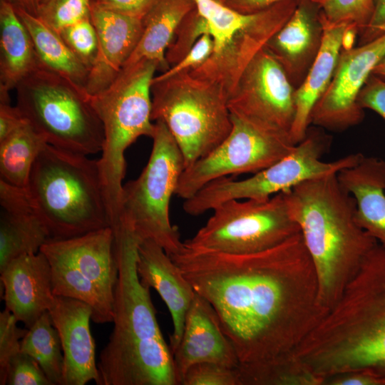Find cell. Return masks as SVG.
<instances>
[{
	"label": "cell",
	"instance_id": "cell-20",
	"mask_svg": "<svg viewBox=\"0 0 385 385\" xmlns=\"http://www.w3.org/2000/svg\"><path fill=\"white\" fill-rule=\"evenodd\" d=\"M0 274L5 308L29 329L48 311L54 297L47 257L40 251L20 256L11 260Z\"/></svg>",
	"mask_w": 385,
	"mask_h": 385
},
{
	"label": "cell",
	"instance_id": "cell-51",
	"mask_svg": "<svg viewBox=\"0 0 385 385\" xmlns=\"http://www.w3.org/2000/svg\"><path fill=\"white\" fill-rule=\"evenodd\" d=\"M48 0H40V3H39V5L43 2H46Z\"/></svg>",
	"mask_w": 385,
	"mask_h": 385
},
{
	"label": "cell",
	"instance_id": "cell-24",
	"mask_svg": "<svg viewBox=\"0 0 385 385\" xmlns=\"http://www.w3.org/2000/svg\"><path fill=\"white\" fill-rule=\"evenodd\" d=\"M337 178L355 200L358 224L385 247V160L364 155Z\"/></svg>",
	"mask_w": 385,
	"mask_h": 385
},
{
	"label": "cell",
	"instance_id": "cell-42",
	"mask_svg": "<svg viewBox=\"0 0 385 385\" xmlns=\"http://www.w3.org/2000/svg\"><path fill=\"white\" fill-rule=\"evenodd\" d=\"M358 104L363 110H371L385 120V80L371 74L359 93Z\"/></svg>",
	"mask_w": 385,
	"mask_h": 385
},
{
	"label": "cell",
	"instance_id": "cell-47",
	"mask_svg": "<svg viewBox=\"0 0 385 385\" xmlns=\"http://www.w3.org/2000/svg\"><path fill=\"white\" fill-rule=\"evenodd\" d=\"M225 5L242 14L262 11L282 0H218Z\"/></svg>",
	"mask_w": 385,
	"mask_h": 385
},
{
	"label": "cell",
	"instance_id": "cell-5",
	"mask_svg": "<svg viewBox=\"0 0 385 385\" xmlns=\"http://www.w3.org/2000/svg\"><path fill=\"white\" fill-rule=\"evenodd\" d=\"M51 240L111 227L98 160L46 144L26 188Z\"/></svg>",
	"mask_w": 385,
	"mask_h": 385
},
{
	"label": "cell",
	"instance_id": "cell-29",
	"mask_svg": "<svg viewBox=\"0 0 385 385\" xmlns=\"http://www.w3.org/2000/svg\"><path fill=\"white\" fill-rule=\"evenodd\" d=\"M46 140L25 118L0 140V180L26 188L32 167L46 145Z\"/></svg>",
	"mask_w": 385,
	"mask_h": 385
},
{
	"label": "cell",
	"instance_id": "cell-17",
	"mask_svg": "<svg viewBox=\"0 0 385 385\" xmlns=\"http://www.w3.org/2000/svg\"><path fill=\"white\" fill-rule=\"evenodd\" d=\"M180 379L192 365L213 362L237 367L240 361L210 303L197 294L186 313L180 343L173 353Z\"/></svg>",
	"mask_w": 385,
	"mask_h": 385
},
{
	"label": "cell",
	"instance_id": "cell-19",
	"mask_svg": "<svg viewBox=\"0 0 385 385\" xmlns=\"http://www.w3.org/2000/svg\"><path fill=\"white\" fill-rule=\"evenodd\" d=\"M91 18L96 29L98 48L86 91L94 96L115 80L137 46L143 32L142 19L99 8L91 4Z\"/></svg>",
	"mask_w": 385,
	"mask_h": 385
},
{
	"label": "cell",
	"instance_id": "cell-30",
	"mask_svg": "<svg viewBox=\"0 0 385 385\" xmlns=\"http://www.w3.org/2000/svg\"><path fill=\"white\" fill-rule=\"evenodd\" d=\"M51 265L53 294L73 298L89 305L91 320L96 324L113 322L114 299L73 266L45 255Z\"/></svg>",
	"mask_w": 385,
	"mask_h": 385
},
{
	"label": "cell",
	"instance_id": "cell-12",
	"mask_svg": "<svg viewBox=\"0 0 385 385\" xmlns=\"http://www.w3.org/2000/svg\"><path fill=\"white\" fill-rule=\"evenodd\" d=\"M232 128L214 150L183 170L175 194L183 200L210 182L230 175L257 173L295 147L289 131L242 115L231 113Z\"/></svg>",
	"mask_w": 385,
	"mask_h": 385
},
{
	"label": "cell",
	"instance_id": "cell-4",
	"mask_svg": "<svg viewBox=\"0 0 385 385\" xmlns=\"http://www.w3.org/2000/svg\"><path fill=\"white\" fill-rule=\"evenodd\" d=\"M284 192L315 268L320 303L329 312L378 242L358 224L355 200L337 173Z\"/></svg>",
	"mask_w": 385,
	"mask_h": 385
},
{
	"label": "cell",
	"instance_id": "cell-28",
	"mask_svg": "<svg viewBox=\"0 0 385 385\" xmlns=\"http://www.w3.org/2000/svg\"><path fill=\"white\" fill-rule=\"evenodd\" d=\"M15 9L30 34L40 66L86 88L90 69L73 53L59 33L36 14Z\"/></svg>",
	"mask_w": 385,
	"mask_h": 385
},
{
	"label": "cell",
	"instance_id": "cell-39",
	"mask_svg": "<svg viewBox=\"0 0 385 385\" xmlns=\"http://www.w3.org/2000/svg\"><path fill=\"white\" fill-rule=\"evenodd\" d=\"M181 385H240V382L236 367L201 362L186 371Z\"/></svg>",
	"mask_w": 385,
	"mask_h": 385
},
{
	"label": "cell",
	"instance_id": "cell-7",
	"mask_svg": "<svg viewBox=\"0 0 385 385\" xmlns=\"http://www.w3.org/2000/svg\"><path fill=\"white\" fill-rule=\"evenodd\" d=\"M153 120H160L177 143L185 168L205 156L230 134L227 95L218 83L191 71L158 79L151 86Z\"/></svg>",
	"mask_w": 385,
	"mask_h": 385
},
{
	"label": "cell",
	"instance_id": "cell-26",
	"mask_svg": "<svg viewBox=\"0 0 385 385\" xmlns=\"http://www.w3.org/2000/svg\"><path fill=\"white\" fill-rule=\"evenodd\" d=\"M40 66L31 38L9 0H0V94H9Z\"/></svg>",
	"mask_w": 385,
	"mask_h": 385
},
{
	"label": "cell",
	"instance_id": "cell-49",
	"mask_svg": "<svg viewBox=\"0 0 385 385\" xmlns=\"http://www.w3.org/2000/svg\"><path fill=\"white\" fill-rule=\"evenodd\" d=\"M15 7L24 9L31 14H36L40 0H9Z\"/></svg>",
	"mask_w": 385,
	"mask_h": 385
},
{
	"label": "cell",
	"instance_id": "cell-14",
	"mask_svg": "<svg viewBox=\"0 0 385 385\" xmlns=\"http://www.w3.org/2000/svg\"><path fill=\"white\" fill-rule=\"evenodd\" d=\"M385 55V34L349 50H342L332 81L315 105L310 124L342 131L361 122L358 97L375 66Z\"/></svg>",
	"mask_w": 385,
	"mask_h": 385
},
{
	"label": "cell",
	"instance_id": "cell-48",
	"mask_svg": "<svg viewBox=\"0 0 385 385\" xmlns=\"http://www.w3.org/2000/svg\"><path fill=\"white\" fill-rule=\"evenodd\" d=\"M357 36H359V29L355 26L348 25L342 36V50L346 51L354 48Z\"/></svg>",
	"mask_w": 385,
	"mask_h": 385
},
{
	"label": "cell",
	"instance_id": "cell-15",
	"mask_svg": "<svg viewBox=\"0 0 385 385\" xmlns=\"http://www.w3.org/2000/svg\"><path fill=\"white\" fill-rule=\"evenodd\" d=\"M298 0H282L258 12L257 19L222 51L212 53L194 74L220 85L227 95L243 70L294 12Z\"/></svg>",
	"mask_w": 385,
	"mask_h": 385
},
{
	"label": "cell",
	"instance_id": "cell-22",
	"mask_svg": "<svg viewBox=\"0 0 385 385\" xmlns=\"http://www.w3.org/2000/svg\"><path fill=\"white\" fill-rule=\"evenodd\" d=\"M40 252L73 266L114 299L118 265L111 227L68 239L50 240Z\"/></svg>",
	"mask_w": 385,
	"mask_h": 385
},
{
	"label": "cell",
	"instance_id": "cell-27",
	"mask_svg": "<svg viewBox=\"0 0 385 385\" xmlns=\"http://www.w3.org/2000/svg\"><path fill=\"white\" fill-rule=\"evenodd\" d=\"M195 8V0H155L142 18L143 32L132 55L125 63L155 61L162 73L169 68L166 50L183 18Z\"/></svg>",
	"mask_w": 385,
	"mask_h": 385
},
{
	"label": "cell",
	"instance_id": "cell-32",
	"mask_svg": "<svg viewBox=\"0 0 385 385\" xmlns=\"http://www.w3.org/2000/svg\"><path fill=\"white\" fill-rule=\"evenodd\" d=\"M236 369L240 385H322L291 353L259 361L240 363Z\"/></svg>",
	"mask_w": 385,
	"mask_h": 385
},
{
	"label": "cell",
	"instance_id": "cell-33",
	"mask_svg": "<svg viewBox=\"0 0 385 385\" xmlns=\"http://www.w3.org/2000/svg\"><path fill=\"white\" fill-rule=\"evenodd\" d=\"M195 2L212 38V53L219 52L227 46L258 15V11L252 14L238 12L218 0H195Z\"/></svg>",
	"mask_w": 385,
	"mask_h": 385
},
{
	"label": "cell",
	"instance_id": "cell-21",
	"mask_svg": "<svg viewBox=\"0 0 385 385\" xmlns=\"http://www.w3.org/2000/svg\"><path fill=\"white\" fill-rule=\"evenodd\" d=\"M136 268L140 282L159 294L170 313L173 330L169 345L173 353L181 339L186 313L195 292L169 255L152 240L139 242Z\"/></svg>",
	"mask_w": 385,
	"mask_h": 385
},
{
	"label": "cell",
	"instance_id": "cell-18",
	"mask_svg": "<svg viewBox=\"0 0 385 385\" xmlns=\"http://www.w3.org/2000/svg\"><path fill=\"white\" fill-rule=\"evenodd\" d=\"M322 38L323 24L319 1L298 0L291 16L265 46L282 65L297 88L313 64Z\"/></svg>",
	"mask_w": 385,
	"mask_h": 385
},
{
	"label": "cell",
	"instance_id": "cell-35",
	"mask_svg": "<svg viewBox=\"0 0 385 385\" xmlns=\"http://www.w3.org/2000/svg\"><path fill=\"white\" fill-rule=\"evenodd\" d=\"M92 0H48L41 4L36 15L53 30L59 32L91 16Z\"/></svg>",
	"mask_w": 385,
	"mask_h": 385
},
{
	"label": "cell",
	"instance_id": "cell-45",
	"mask_svg": "<svg viewBox=\"0 0 385 385\" xmlns=\"http://www.w3.org/2000/svg\"><path fill=\"white\" fill-rule=\"evenodd\" d=\"M385 34V0H374V10L366 29L359 34L360 44L369 42Z\"/></svg>",
	"mask_w": 385,
	"mask_h": 385
},
{
	"label": "cell",
	"instance_id": "cell-36",
	"mask_svg": "<svg viewBox=\"0 0 385 385\" xmlns=\"http://www.w3.org/2000/svg\"><path fill=\"white\" fill-rule=\"evenodd\" d=\"M205 34H209L208 26L195 7L181 21L166 50L169 66L180 61Z\"/></svg>",
	"mask_w": 385,
	"mask_h": 385
},
{
	"label": "cell",
	"instance_id": "cell-43",
	"mask_svg": "<svg viewBox=\"0 0 385 385\" xmlns=\"http://www.w3.org/2000/svg\"><path fill=\"white\" fill-rule=\"evenodd\" d=\"M155 0H92L91 4L103 9L141 19Z\"/></svg>",
	"mask_w": 385,
	"mask_h": 385
},
{
	"label": "cell",
	"instance_id": "cell-46",
	"mask_svg": "<svg viewBox=\"0 0 385 385\" xmlns=\"http://www.w3.org/2000/svg\"><path fill=\"white\" fill-rule=\"evenodd\" d=\"M325 385H381L375 376L362 372H348L328 379Z\"/></svg>",
	"mask_w": 385,
	"mask_h": 385
},
{
	"label": "cell",
	"instance_id": "cell-37",
	"mask_svg": "<svg viewBox=\"0 0 385 385\" xmlns=\"http://www.w3.org/2000/svg\"><path fill=\"white\" fill-rule=\"evenodd\" d=\"M58 33L73 53L91 69L98 48V34L91 16L63 29Z\"/></svg>",
	"mask_w": 385,
	"mask_h": 385
},
{
	"label": "cell",
	"instance_id": "cell-41",
	"mask_svg": "<svg viewBox=\"0 0 385 385\" xmlns=\"http://www.w3.org/2000/svg\"><path fill=\"white\" fill-rule=\"evenodd\" d=\"M213 51L212 38L210 34H205L198 39L191 50L180 61L170 66L166 71L155 77L163 79L182 72L193 70L204 63Z\"/></svg>",
	"mask_w": 385,
	"mask_h": 385
},
{
	"label": "cell",
	"instance_id": "cell-31",
	"mask_svg": "<svg viewBox=\"0 0 385 385\" xmlns=\"http://www.w3.org/2000/svg\"><path fill=\"white\" fill-rule=\"evenodd\" d=\"M21 351L32 356L52 385H64V356L58 330L48 311L28 329Z\"/></svg>",
	"mask_w": 385,
	"mask_h": 385
},
{
	"label": "cell",
	"instance_id": "cell-38",
	"mask_svg": "<svg viewBox=\"0 0 385 385\" xmlns=\"http://www.w3.org/2000/svg\"><path fill=\"white\" fill-rule=\"evenodd\" d=\"M19 321L6 308L0 312V384L6 385L10 359L21 351V341L28 329L18 327Z\"/></svg>",
	"mask_w": 385,
	"mask_h": 385
},
{
	"label": "cell",
	"instance_id": "cell-1",
	"mask_svg": "<svg viewBox=\"0 0 385 385\" xmlns=\"http://www.w3.org/2000/svg\"><path fill=\"white\" fill-rule=\"evenodd\" d=\"M169 256L212 306L240 363L292 353L328 312L300 232L254 253L183 245Z\"/></svg>",
	"mask_w": 385,
	"mask_h": 385
},
{
	"label": "cell",
	"instance_id": "cell-25",
	"mask_svg": "<svg viewBox=\"0 0 385 385\" xmlns=\"http://www.w3.org/2000/svg\"><path fill=\"white\" fill-rule=\"evenodd\" d=\"M323 38L320 49L302 83L295 89V115L289 133L297 144L303 140L310 125L312 112L327 90L342 49V36L347 24H332L321 15Z\"/></svg>",
	"mask_w": 385,
	"mask_h": 385
},
{
	"label": "cell",
	"instance_id": "cell-44",
	"mask_svg": "<svg viewBox=\"0 0 385 385\" xmlns=\"http://www.w3.org/2000/svg\"><path fill=\"white\" fill-rule=\"evenodd\" d=\"M24 120L17 106L11 105L9 95H0V140L15 130Z\"/></svg>",
	"mask_w": 385,
	"mask_h": 385
},
{
	"label": "cell",
	"instance_id": "cell-50",
	"mask_svg": "<svg viewBox=\"0 0 385 385\" xmlns=\"http://www.w3.org/2000/svg\"><path fill=\"white\" fill-rule=\"evenodd\" d=\"M372 74H374L381 77H385V55L381 59V61L378 63V64L375 66L372 72Z\"/></svg>",
	"mask_w": 385,
	"mask_h": 385
},
{
	"label": "cell",
	"instance_id": "cell-9",
	"mask_svg": "<svg viewBox=\"0 0 385 385\" xmlns=\"http://www.w3.org/2000/svg\"><path fill=\"white\" fill-rule=\"evenodd\" d=\"M151 138L153 148L146 165L137 178L123 185L119 222L140 241L152 240L171 255L183 247L180 232L170 222V204L185 163L164 123L155 121Z\"/></svg>",
	"mask_w": 385,
	"mask_h": 385
},
{
	"label": "cell",
	"instance_id": "cell-40",
	"mask_svg": "<svg viewBox=\"0 0 385 385\" xmlns=\"http://www.w3.org/2000/svg\"><path fill=\"white\" fill-rule=\"evenodd\" d=\"M7 385H52L38 362L30 355L20 351L13 356L6 374Z\"/></svg>",
	"mask_w": 385,
	"mask_h": 385
},
{
	"label": "cell",
	"instance_id": "cell-34",
	"mask_svg": "<svg viewBox=\"0 0 385 385\" xmlns=\"http://www.w3.org/2000/svg\"><path fill=\"white\" fill-rule=\"evenodd\" d=\"M322 17L332 24L355 26L359 34L369 24L374 10V0H317Z\"/></svg>",
	"mask_w": 385,
	"mask_h": 385
},
{
	"label": "cell",
	"instance_id": "cell-16",
	"mask_svg": "<svg viewBox=\"0 0 385 385\" xmlns=\"http://www.w3.org/2000/svg\"><path fill=\"white\" fill-rule=\"evenodd\" d=\"M48 312L61 339L64 385H85L91 381L98 385L96 344L90 328L91 307L81 301L54 294Z\"/></svg>",
	"mask_w": 385,
	"mask_h": 385
},
{
	"label": "cell",
	"instance_id": "cell-11",
	"mask_svg": "<svg viewBox=\"0 0 385 385\" xmlns=\"http://www.w3.org/2000/svg\"><path fill=\"white\" fill-rule=\"evenodd\" d=\"M189 248L250 254L271 248L300 232L284 192L266 200H232L217 206Z\"/></svg>",
	"mask_w": 385,
	"mask_h": 385
},
{
	"label": "cell",
	"instance_id": "cell-23",
	"mask_svg": "<svg viewBox=\"0 0 385 385\" xmlns=\"http://www.w3.org/2000/svg\"><path fill=\"white\" fill-rule=\"evenodd\" d=\"M0 271L20 256L38 253L51 240L26 188L0 180Z\"/></svg>",
	"mask_w": 385,
	"mask_h": 385
},
{
	"label": "cell",
	"instance_id": "cell-10",
	"mask_svg": "<svg viewBox=\"0 0 385 385\" xmlns=\"http://www.w3.org/2000/svg\"><path fill=\"white\" fill-rule=\"evenodd\" d=\"M329 140L319 131L308 130L305 138L287 155L269 167L242 180L224 177L212 180L184 200V211L198 216L232 200H266L308 180L320 178L356 165L364 156L349 154L326 162L322 155Z\"/></svg>",
	"mask_w": 385,
	"mask_h": 385
},
{
	"label": "cell",
	"instance_id": "cell-8",
	"mask_svg": "<svg viewBox=\"0 0 385 385\" xmlns=\"http://www.w3.org/2000/svg\"><path fill=\"white\" fill-rule=\"evenodd\" d=\"M15 89L17 108L48 144L86 155L101 152L103 124L84 87L39 66Z\"/></svg>",
	"mask_w": 385,
	"mask_h": 385
},
{
	"label": "cell",
	"instance_id": "cell-6",
	"mask_svg": "<svg viewBox=\"0 0 385 385\" xmlns=\"http://www.w3.org/2000/svg\"><path fill=\"white\" fill-rule=\"evenodd\" d=\"M155 61L142 60L123 66L115 80L99 93L90 96L104 132L101 157L98 160L111 225L119 220L125 153L139 137H152L151 86Z\"/></svg>",
	"mask_w": 385,
	"mask_h": 385
},
{
	"label": "cell",
	"instance_id": "cell-3",
	"mask_svg": "<svg viewBox=\"0 0 385 385\" xmlns=\"http://www.w3.org/2000/svg\"><path fill=\"white\" fill-rule=\"evenodd\" d=\"M118 265L113 329L97 363L98 385H180L173 355L160 329L150 288L140 281V242L126 226L113 229Z\"/></svg>",
	"mask_w": 385,
	"mask_h": 385
},
{
	"label": "cell",
	"instance_id": "cell-13",
	"mask_svg": "<svg viewBox=\"0 0 385 385\" xmlns=\"http://www.w3.org/2000/svg\"><path fill=\"white\" fill-rule=\"evenodd\" d=\"M295 88L282 65L262 48L227 96L231 113L261 120L289 132L295 115Z\"/></svg>",
	"mask_w": 385,
	"mask_h": 385
},
{
	"label": "cell",
	"instance_id": "cell-2",
	"mask_svg": "<svg viewBox=\"0 0 385 385\" xmlns=\"http://www.w3.org/2000/svg\"><path fill=\"white\" fill-rule=\"evenodd\" d=\"M299 356L327 380L348 372L385 385V247L377 243L324 317L304 338Z\"/></svg>",
	"mask_w": 385,
	"mask_h": 385
}]
</instances>
